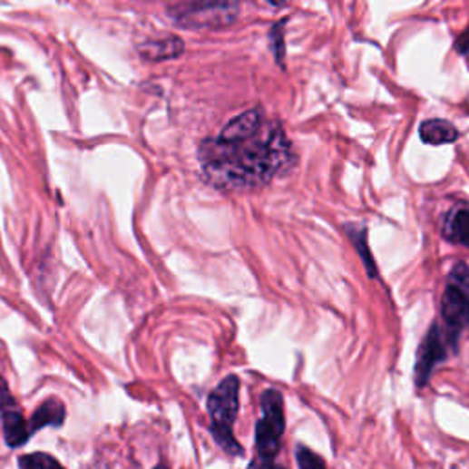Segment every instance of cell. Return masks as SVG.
<instances>
[{
    "label": "cell",
    "instance_id": "cell-14",
    "mask_svg": "<svg viewBox=\"0 0 469 469\" xmlns=\"http://www.w3.org/2000/svg\"><path fill=\"white\" fill-rule=\"evenodd\" d=\"M296 460L299 469H327L323 456H319L318 453H314L310 447L303 444H298L296 447Z\"/></svg>",
    "mask_w": 469,
    "mask_h": 469
},
{
    "label": "cell",
    "instance_id": "cell-3",
    "mask_svg": "<svg viewBox=\"0 0 469 469\" xmlns=\"http://www.w3.org/2000/svg\"><path fill=\"white\" fill-rule=\"evenodd\" d=\"M445 325V341L456 347V339L469 325V268L458 262L447 278L440 305Z\"/></svg>",
    "mask_w": 469,
    "mask_h": 469
},
{
    "label": "cell",
    "instance_id": "cell-6",
    "mask_svg": "<svg viewBox=\"0 0 469 469\" xmlns=\"http://www.w3.org/2000/svg\"><path fill=\"white\" fill-rule=\"evenodd\" d=\"M445 357H447L445 336L438 325H433L425 334L416 356L415 384L418 389H424L429 384L435 366L442 363Z\"/></svg>",
    "mask_w": 469,
    "mask_h": 469
},
{
    "label": "cell",
    "instance_id": "cell-10",
    "mask_svg": "<svg viewBox=\"0 0 469 469\" xmlns=\"http://www.w3.org/2000/svg\"><path fill=\"white\" fill-rule=\"evenodd\" d=\"M142 55L149 61H165V59H176L178 55L183 54V43L181 39L171 35L165 37L161 41H152V43H145L140 48Z\"/></svg>",
    "mask_w": 469,
    "mask_h": 469
},
{
    "label": "cell",
    "instance_id": "cell-7",
    "mask_svg": "<svg viewBox=\"0 0 469 469\" xmlns=\"http://www.w3.org/2000/svg\"><path fill=\"white\" fill-rule=\"evenodd\" d=\"M442 233L451 244L469 248V208H453L444 220Z\"/></svg>",
    "mask_w": 469,
    "mask_h": 469
},
{
    "label": "cell",
    "instance_id": "cell-18",
    "mask_svg": "<svg viewBox=\"0 0 469 469\" xmlns=\"http://www.w3.org/2000/svg\"><path fill=\"white\" fill-rule=\"evenodd\" d=\"M248 469H287L285 465H278L275 462H269V460H260V458H255L249 462Z\"/></svg>",
    "mask_w": 469,
    "mask_h": 469
},
{
    "label": "cell",
    "instance_id": "cell-1",
    "mask_svg": "<svg viewBox=\"0 0 469 469\" xmlns=\"http://www.w3.org/2000/svg\"><path fill=\"white\" fill-rule=\"evenodd\" d=\"M199 160L208 183L222 191L257 190L290 171L298 154L287 132L262 109L235 116L217 138L200 143Z\"/></svg>",
    "mask_w": 469,
    "mask_h": 469
},
{
    "label": "cell",
    "instance_id": "cell-5",
    "mask_svg": "<svg viewBox=\"0 0 469 469\" xmlns=\"http://www.w3.org/2000/svg\"><path fill=\"white\" fill-rule=\"evenodd\" d=\"M237 3H185L167 8L171 21L183 28L219 30L233 24L239 17Z\"/></svg>",
    "mask_w": 469,
    "mask_h": 469
},
{
    "label": "cell",
    "instance_id": "cell-4",
    "mask_svg": "<svg viewBox=\"0 0 469 469\" xmlns=\"http://www.w3.org/2000/svg\"><path fill=\"white\" fill-rule=\"evenodd\" d=\"M260 420L255 425V449L260 460L273 462L287 429L283 395L277 389H266L260 396Z\"/></svg>",
    "mask_w": 469,
    "mask_h": 469
},
{
    "label": "cell",
    "instance_id": "cell-16",
    "mask_svg": "<svg viewBox=\"0 0 469 469\" xmlns=\"http://www.w3.org/2000/svg\"><path fill=\"white\" fill-rule=\"evenodd\" d=\"M280 26H283V23H278L271 28L269 32V37H271V43H273V48H275V57H277V63L283 64V59H285V46H283V32H280Z\"/></svg>",
    "mask_w": 469,
    "mask_h": 469
},
{
    "label": "cell",
    "instance_id": "cell-12",
    "mask_svg": "<svg viewBox=\"0 0 469 469\" xmlns=\"http://www.w3.org/2000/svg\"><path fill=\"white\" fill-rule=\"evenodd\" d=\"M352 244L356 246L357 249V255L361 257L366 271L370 277H378V269H376V262H374V259L370 257L368 253V244H366V230L365 226H359V224H347L345 226Z\"/></svg>",
    "mask_w": 469,
    "mask_h": 469
},
{
    "label": "cell",
    "instance_id": "cell-13",
    "mask_svg": "<svg viewBox=\"0 0 469 469\" xmlns=\"http://www.w3.org/2000/svg\"><path fill=\"white\" fill-rule=\"evenodd\" d=\"M21 469H64V465L48 453H30L19 458Z\"/></svg>",
    "mask_w": 469,
    "mask_h": 469
},
{
    "label": "cell",
    "instance_id": "cell-9",
    "mask_svg": "<svg viewBox=\"0 0 469 469\" xmlns=\"http://www.w3.org/2000/svg\"><path fill=\"white\" fill-rule=\"evenodd\" d=\"M460 136L458 129L445 120H427L420 125V138L427 145H445L456 142Z\"/></svg>",
    "mask_w": 469,
    "mask_h": 469
},
{
    "label": "cell",
    "instance_id": "cell-8",
    "mask_svg": "<svg viewBox=\"0 0 469 469\" xmlns=\"http://www.w3.org/2000/svg\"><path fill=\"white\" fill-rule=\"evenodd\" d=\"M66 411L63 402L50 398L44 404H41L30 420V433H37L43 427H61L64 422Z\"/></svg>",
    "mask_w": 469,
    "mask_h": 469
},
{
    "label": "cell",
    "instance_id": "cell-19",
    "mask_svg": "<svg viewBox=\"0 0 469 469\" xmlns=\"http://www.w3.org/2000/svg\"><path fill=\"white\" fill-rule=\"evenodd\" d=\"M154 469H169V467H167V465H163V464H160V465H156Z\"/></svg>",
    "mask_w": 469,
    "mask_h": 469
},
{
    "label": "cell",
    "instance_id": "cell-17",
    "mask_svg": "<svg viewBox=\"0 0 469 469\" xmlns=\"http://www.w3.org/2000/svg\"><path fill=\"white\" fill-rule=\"evenodd\" d=\"M454 50H456L458 54H462V55H469V26H467V30H465L462 35H458V39L454 41Z\"/></svg>",
    "mask_w": 469,
    "mask_h": 469
},
{
    "label": "cell",
    "instance_id": "cell-11",
    "mask_svg": "<svg viewBox=\"0 0 469 469\" xmlns=\"http://www.w3.org/2000/svg\"><path fill=\"white\" fill-rule=\"evenodd\" d=\"M0 427H3L5 440L10 447H21L32 436L30 425L26 424L21 409L15 413H10L3 422H0Z\"/></svg>",
    "mask_w": 469,
    "mask_h": 469
},
{
    "label": "cell",
    "instance_id": "cell-15",
    "mask_svg": "<svg viewBox=\"0 0 469 469\" xmlns=\"http://www.w3.org/2000/svg\"><path fill=\"white\" fill-rule=\"evenodd\" d=\"M21 407L17 405L15 398L10 393V387L6 384V380L0 376V422H3L10 413L19 411Z\"/></svg>",
    "mask_w": 469,
    "mask_h": 469
},
{
    "label": "cell",
    "instance_id": "cell-2",
    "mask_svg": "<svg viewBox=\"0 0 469 469\" xmlns=\"http://www.w3.org/2000/svg\"><path fill=\"white\" fill-rule=\"evenodd\" d=\"M240 382L237 376H226L208 396V413L211 418V436L217 445L230 456H244V447L233 435L239 416Z\"/></svg>",
    "mask_w": 469,
    "mask_h": 469
}]
</instances>
